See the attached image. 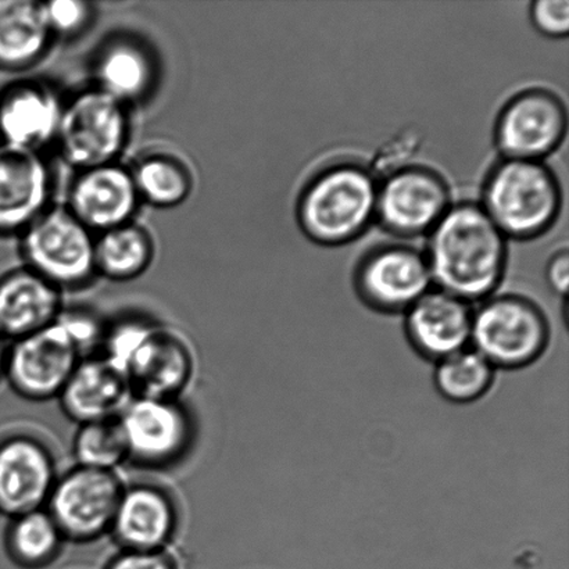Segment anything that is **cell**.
<instances>
[{
    "label": "cell",
    "instance_id": "cell-1",
    "mask_svg": "<svg viewBox=\"0 0 569 569\" xmlns=\"http://www.w3.org/2000/svg\"><path fill=\"white\" fill-rule=\"evenodd\" d=\"M426 254L432 283L466 301L490 298L503 281L507 238L479 203L451 204L428 233Z\"/></svg>",
    "mask_w": 569,
    "mask_h": 569
},
{
    "label": "cell",
    "instance_id": "cell-2",
    "mask_svg": "<svg viewBox=\"0 0 569 569\" xmlns=\"http://www.w3.org/2000/svg\"><path fill=\"white\" fill-rule=\"evenodd\" d=\"M378 178L359 160H335L300 189L296 219L321 247H342L360 238L377 213Z\"/></svg>",
    "mask_w": 569,
    "mask_h": 569
},
{
    "label": "cell",
    "instance_id": "cell-3",
    "mask_svg": "<svg viewBox=\"0 0 569 569\" xmlns=\"http://www.w3.org/2000/svg\"><path fill=\"white\" fill-rule=\"evenodd\" d=\"M479 204L507 239L532 241L559 219L560 181L545 161L501 158L485 177Z\"/></svg>",
    "mask_w": 569,
    "mask_h": 569
},
{
    "label": "cell",
    "instance_id": "cell-4",
    "mask_svg": "<svg viewBox=\"0 0 569 569\" xmlns=\"http://www.w3.org/2000/svg\"><path fill=\"white\" fill-rule=\"evenodd\" d=\"M550 326L540 307L526 296H490L472 315L471 345L495 368L533 365L548 349Z\"/></svg>",
    "mask_w": 569,
    "mask_h": 569
},
{
    "label": "cell",
    "instance_id": "cell-5",
    "mask_svg": "<svg viewBox=\"0 0 569 569\" xmlns=\"http://www.w3.org/2000/svg\"><path fill=\"white\" fill-rule=\"evenodd\" d=\"M124 488L119 472L76 466L59 473L44 509L66 542L91 543L110 535Z\"/></svg>",
    "mask_w": 569,
    "mask_h": 569
},
{
    "label": "cell",
    "instance_id": "cell-6",
    "mask_svg": "<svg viewBox=\"0 0 569 569\" xmlns=\"http://www.w3.org/2000/svg\"><path fill=\"white\" fill-rule=\"evenodd\" d=\"M451 204L448 181L431 167L403 164L378 178L376 220L395 237L428 236Z\"/></svg>",
    "mask_w": 569,
    "mask_h": 569
},
{
    "label": "cell",
    "instance_id": "cell-7",
    "mask_svg": "<svg viewBox=\"0 0 569 569\" xmlns=\"http://www.w3.org/2000/svg\"><path fill=\"white\" fill-rule=\"evenodd\" d=\"M117 421L124 435L128 462L143 468L176 466L193 445L194 422L181 399L132 396Z\"/></svg>",
    "mask_w": 569,
    "mask_h": 569
},
{
    "label": "cell",
    "instance_id": "cell-8",
    "mask_svg": "<svg viewBox=\"0 0 569 569\" xmlns=\"http://www.w3.org/2000/svg\"><path fill=\"white\" fill-rule=\"evenodd\" d=\"M127 137L124 103L98 88L64 106L56 139L64 159L82 171L113 163Z\"/></svg>",
    "mask_w": 569,
    "mask_h": 569
},
{
    "label": "cell",
    "instance_id": "cell-9",
    "mask_svg": "<svg viewBox=\"0 0 569 569\" xmlns=\"http://www.w3.org/2000/svg\"><path fill=\"white\" fill-rule=\"evenodd\" d=\"M357 296L370 309L398 315L431 290L426 254L403 242L378 243L368 249L353 274Z\"/></svg>",
    "mask_w": 569,
    "mask_h": 569
},
{
    "label": "cell",
    "instance_id": "cell-10",
    "mask_svg": "<svg viewBox=\"0 0 569 569\" xmlns=\"http://www.w3.org/2000/svg\"><path fill=\"white\" fill-rule=\"evenodd\" d=\"M568 113L550 89L527 88L501 108L495 124V143L503 159L545 161L565 142Z\"/></svg>",
    "mask_w": 569,
    "mask_h": 569
},
{
    "label": "cell",
    "instance_id": "cell-11",
    "mask_svg": "<svg viewBox=\"0 0 569 569\" xmlns=\"http://www.w3.org/2000/svg\"><path fill=\"white\" fill-rule=\"evenodd\" d=\"M91 230L70 213L54 209L38 217L22 241L28 269L58 288L87 281L97 271Z\"/></svg>",
    "mask_w": 569,
    "mask_h": 569
},
{
    "label": "cell",
    "instance_id": "cell-12",
    "mask_svg": "<svg viewBox=\"0 0 569 569\" xmlns=\"http://www.w3.org/2000/svg\"><path fill=\"white\" fill-rule=\"evenodd\" d=\"M81 360L69 333L54 321L41 331L11 340L3 377L22 399L48 401L59 398Z\"/></svg>",
    "mask_w": 569,
    "mask_h": 569
},
{
    "label": "cell",
    "instance_id": "cell-13",
    "mask_svg": "<svg viewBox=\"0 0 569 569\" xmlns=\"http://www.w3.org/2000/svg\"><path fill=\"white\" fill-rule=\"evenodd\" d=\"M194 356L180 332L150 321L121 368L133 396L181 399L191 385Z\"/></svg>",
    "mask_w": 569,
    "mask_h": 569
},
{
    "label": "cell",
    "instance_id": "cell-14",
    "mask_svg": "<svg viewBox=\"0 0 569 569\" xmlns=\"http://www.w3.org/2000/svg\"><path fill=\"white\" fill-rule=\"evenodd\" d=\"M58 478L52 450L36 435L11 433L0 440V515L11 520L44 509Z\"/></svg>",
    "mask_w": 569,
    "mask_h": 569
},
{
    "label": "cell",
    "instance_id": "cell-15",
    "mask_svg": "<svg viewBox=\"0 0 569 569\" xmlns=\"http://www.w3.org/2000/svg\"><path fill=\"white\" fill-rule=\"evenodd\" d=\"M180 527L176 500L158 485H126L110 535L121 550L166 551Z\"/></svg>",
    "mask_w": 569,
    "mask_h": 569
},
{
    "label": "cell",
    "instance_id": "cell-16",
    "mask_svg": "<svg viewBox=\"0 0 569 569\" xmlns=\"http://www.w3.org/2000/svg\"><path fill=\"white\" fill-rule=\"evenodd\" d=\"M49 193L50 174L41 153L0 142V232L27 230L43 214Z\"/></svg>",
    "mask_w": 569,
    "mask_h": 569
},
{
    "label": "cell",
    "instance_id": "cell-17",
    "mask_svg": "<svg viewBox=\"0 0 569 569\" xmlns=\"http://www.w3.org/2000/svg\"><path fill=\"white\" fill-rule=\"evenodd\" d=\"M139 193L131 170L109 163L82 170L70 191V213L89 230L108 231L131 222Z\"/></svg>",
    "mask_w": 569,
    "mask_h": 569
},
{
    "label": "cell",
    "instance_id": "cell-18",
    "mask_svg": "<svg viewBox=\"0 0 569 569\" xmlns=\"http://www.w3.org/2000/svg\"><path fill=\"white\" fill-rule=\"evenodd\" d=\"M472 315L466 301L429 290L406 311L407 338L426 359L443 360L471 343Z\"/></svg>",
    "mask_w": 569,
    "mask_h": 569
},
{
    "label": "cell",
    "instance_id": "cell-19",
    "mask_svg": "<svg viewBox=\"0 0 569 569\" xmlns=\"http://www.w3.org/2000/svg\"><path fill=\"white\" fill-rule=\"evenodd\" d=\"M130 382L102 356L82 359L59 395L67 418L77 426L117 420L131 400Z\"/></svg>",
    "mask_w": 569,
    "mask_h": 569
},
{
    "label": "cell",
    "instance_id": "cell-20",
    "mask_svg": "<svg viewBox=\"0 0 569 569\" xmlns=\"http://www.w3.org/2000/svg\"><path fill=\"white\" fill-rule=\"evenodd\" d=\"M63 311L61 289L31 269L0 280V333L11 342L41 331Z\"/></svg>",
    "mask_w": 569,
    "mask_h": 569
},
{
    "label": "cell",
    "instance_id": "cell-21",
    "mask_svg": "<svg viewBox=\"0 0 569 569\" xmlns=\"http://www.w3.org/2000/svg\"><path fill=\"white\" fill-rule=\"evenodd\" d=\"M61 104L52 89L27 82L0 97V142L39 150L58 137Z\"/></svg>",
    "mask_w": 569,
    "mask_h": 569
},
{
    "label": "cell",
    "instance_id": "cell-22",
    "mask_svg": "<svg viewBox=\"0 0 569 569\" xmlns=\"http://www.w3.org/2000/svg\"><path fill=\"white\" fill-rule=\"evenodd\" d=\"M50 33L43 3L0 0V66L31 63L47 48Z\"/></svg>",
    "mask_w": 569,
    "mask_h": 569
},
{
    "label": "cell",
    "instance_id": "cell-23",
    "mask_svg": "<svg viewBox=\"0 0 569 569\" xmlns=\"http://www.w3.org/2000/svg\"><path fill=\"white\" fill-rule=\"evenodd\" d=\"M66 539L47 509L11 518L6 550L16 566L41 569L58 559Z\"/></svg>",
    "mask_w": 569,
    "mask_h": 569
},
{
    "label": "cell",
    "instance_id": "cell-24",
    "mask_svg": "<svg viewBox=\"0 0 569 569\" xmlns=\"http://www.w3.org/2000/svg\"><path fill=\"white\" fill-rule=\"evenodd\" d=\"M152 258V238L132 222L104 231L94 242L97 270L111 280L124 281L141 276Z\"/></svg>",
    "mask_w": 569,
    "mask_h": 569
},
{
    "label": "cell",
    "instance_id": "cell-25",
    "mask_svg": "<svg viewBox=\"0 0 569 569\" xmlns=\"http://www.w3.org/2000/svg\"><path fill=\"white\" fill-rule=\"evenodd\" d=\"M139 198L159 208H172L187 200L192 191L191 169L177 156H144L131 170Z\"/></svg>",
    "mask_w": 569,
    "mask_h": 569
},
{
    "label": "cell",
    "instance_id": "cell-26",
    "mask_svg": "<svg viewBox=\"0 0 569 569\" xmlns=\"http://www.w3.org/2000/svg\"><path fill=\"white\" fill-rule=\"evenodd\" d=\"M100 91L121 103L136 100L148 91L152 66L142 49L132 43H116L104 50L98 64Z\"/></svg>",
    "mask_w": 569,
    "mask_h": 569
},
{
    "label": "cell",
    "instance_id": "cell-27",
    "mask_svg": "<svg viewBox=\"0 0 569 569\" xmlns=\"http://www.w3.org/2000/svg\"><path fill=\"white\" fill-rule=\"evenodd\" d=\"M493 378L495 367L470 348L438 361L435 371L439 393L455 403H471L481 399L492 387Z\"/></svg>",
    "mask_w": 569,
    "mask_h": 569
},
{
    "label": "cell",
    "instance_id": "cell-28",
    "mask_svg": "<svg viewBox=\"0 0 569 569\" xmlns=\"http://www.w3.org/2000/svg\"><path fill=\"white\" fill-rule=\"evenodd\" d=\"M76 466L117 472L128 462L124 435L119 421H99L78 426L71 446Z\"/></svg>",
    "mask_w": 569,
    "mask_h": 569
},
{
    "label": "cell",
    "instance_id": "cell-29",
    "mask_svg": "<svg viewBox=\"0 0 569 569\" xmlns=\"http://www.w3.org/2000/svg\"><path fill=\"white\" fill-rule=\"evenodd\" d=\"M69 333L82 359L99 356L106 335V327L97 317L83 311H61L58 320Z\"/></svg>",
    "mask_w": 569,
    "mask_h": 569
},
{
    "label": "cell",
    "instance_id": "cell-30",
    "mask_svg": "<svg viewBox=\"0 0 569 569\" xmlns=\"http://www.w3.org/2000/svg\"><path fill=\"white\" fill-rule=\"evenodd\" d=\"M531 20L533 27L546 37H567L569 3L567 0H538L531 6Z\"/></svg>",
    "mask_w": 569,
    "mask_h": 569
},
{
    "label": "cell",
    "instance_id": "cell-31",
    "mask_svg": "<svg viewBox=\"0 0 569 569\" xmlns=\"http://www.w3.org/2000/svg\"><path fill=\"white\" fill-rule=\"evenodd\" d=\"M43 8L52 32H77L89 19L88 4L77 0H53V2L43 3Z\"/></svg>",
    "mask_w": 569,
    "mask_h": 569
},
{
    "label": "cell",
    "instance_id": "cell-32",
    "mask_svg": "<svg viewBox=\"0 0 569 569\" xmlns=\"http://www.w3.org/2000/svg\"><path fill=\"white\" fill-rule=\"evenodd\" d=\"M104 569H178L166 551L121 550Z\"/></svg>",
    "mask_w": 569,
    "mask_h": 569
},
{
    "label": "cell",
    "instance_id": "cell-33",
    "mask_svg": "<svg viewBox=\"0 0 569 569\" xmlns=\"http://www.w3.org/2000/svg\"><path fill=\"white\" fill-rule=\"evenodd\" d=\"M569 254L567 249L556 252L546 266V280L557 295H566L568 288Z\"/></svg>",
    "mask_w": 569,
    "mask_h": 569
},
{
    "label": "cell",
    "instance_id": "cell-34",
    "mask_svg": "<svg viewBox=\"0 0 569 569\" xmlns=\"http://www.w3.org/2000/svg\"><path fill=\"white\" fill-rule=\"evenodd\" d=\"M9 340L0 333V377H3L6 356H8Z\"/></svg>",
    "mask_w": 569,
    "mask_h": 569
}]
</instances>
